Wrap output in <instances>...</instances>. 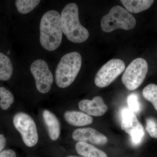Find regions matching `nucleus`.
I'll use <instances>...</instances> for the list:
<instances>
[{
	"mask_svg": "<svg viewBox=\"0 0 157 157\" xmlns=\"http://www.w3.org/2000/svg\"><path fill=\"white\" fill-rule=\"evenodd\" d=\"M13 72V65L11 60L6 55L0 52V80H9L11 78Z\"/></svg>",
	"mask_w": 157,
	"mask_h": 157,
	"instance_id": "obj_16",
	"label": "nucleus"
},
{
	"mask_svg": "<svg viewBox=\"0 0 157 157\" xmlns=\"http://www.w3.org/2000/svg\"><path fill=\"white\" fill-rule=\"evenodd\" d=\"M127 103L129 109L135 113H138L140 111V106L138 101L137 96L136 94H132L128 96Z\"/></svg>",
	"mask_w": 157,
	"mask_h": 157,
	"instance_id": "obj_20",
	"label": "nucleus"
},
{
	"mask_svg": "<svg viewBox=\"0 0 157 157\" xmlns=\"http://www.w3.org/2000/svg\"><path fill=\"white\" fill-rule=\"evenodd\" d=\"M13 122L27 146L32 147L37 144L39 136L36 125L33 118L25 113L18 112L14 115Z\"/></svg>",
	"mask_w": 157,
	"mask_h": 157,
	"instance_id": "obj_6",
	"label": "nucleus"
},
{
	"mask_svg": "<svg viewBox=\"0 0 157 157\" xmlns=\"http://www.w3.org/2000/svg\"><path fill=\"white\" fill-rule=\"evenodd\" d=\"M14 102V96L12 93L4 87H0V107L6 110L10 108Z\"/></svg>",
	"mask_w": 157,
	"mask_h": 157,
	"instance_id": "obj_19",
	"label": "nucleus"
},
{
	"mask_svg": "<svg viewBox=\"0 0 157 157\" xmlns=\"http://www.w3.org/2000/svg\"><path fill=\"white\" fill-rule=\"evenodd\" d=\"M42 115L50 139L52 140H57L60 134V124L58 119L47 109L43 111Z\"/></svg>",
	"mask_w": 157,
	"mask_h": 157,
	"instance_id": "obj_12",
	"label": "nucleus"
},
{
	"mask_svg": "<svg viewBox=\"0 0 157 157\" xmlns=\"http://www.w3.org/2000/svg\"><path fill=\"white\" fill-rule=\"evenodd\" d=\"M6 137L3 134H0V153L3 151V149L6 146Z\"/></svg>",
	"mask_w": 157,
	"mask_h": 157,
	"instance_id": "obj_23",
	"label": "nucleus"
},
{
	"mask_svg": "<svg viewBox=\"0 0 157 157\" xmlns=\"http://www.w3.org/2000/svg\"><path fill=\"white\" fill-rule=\"evenodd\" d=\"M73 140L78 142L90 143L96 145H104L108 142L107 137L96 129L92 128H82L73 132Z\"/></svg>",
	"mask_w": 157,
	"mask_h": 157,
	"instance_id": "obj_10",
	"label": "nucleus"
},
{
	"mask_svg": "<svg viewBox=\"0 0 157 157\" xmlns=\"http://www.w3.org/2000/svg\"><path fill=\"white\" fill-rule=\"evenodd\" d=\"M40 42L42 47L49 51L58 48L61 43L63 31L61 15L57 11L50 10L41 18Z\"/></svg>",
	"mask_w": 157,
	"mask_h": 157,
	"instance_id": "obj_1",
	"label": "nucleus"
},
{
	"mask_svg": "<svg viewBox=\"0 0 157 157\" xmlns=\"http://www.w3.org/2000/svg\"><path fill=\"white\" fill-rule=\"evenodd\" d=\"M61 22L63 33L71 42L82 43L88 39L89 33L80 24L78 6L75 3H70L63 9Z\"/></svg>",
	"mask_w": 157,
	"mask_h": 157,
	"instance_id": "obj_2",
	"label": "nucleus"
},
{
	"mask_svg": "<svg viewBox=\"0 0 157 157\" xmlns=\"http://www.w3.org/2000/svg\"><path fill=\"white\" fill-rule=\"evenodd\" d=\"M65 120L72 126H84L92 123L93 118L84 112L76 111H67L64 114Z\"/></svg>",
	"mask_w": 157,
	"mask_h": 157,
	"instance_id": "obj_13",
	"label": "nucleus"
},
{
	"mask_svg": "<svg viewBox=\"0 0 157 157\" xmlns=\"http://www.w3.org/2000/svg\"><path fill=\"white\" fill-rule=\"evenodd\" d=\"M30 70L35 78L37 90L42 94L48 92L53 77L46 62L41 59L36 60L31 64Z\"/></svg>",
	"mask_w": 157,
	"mask_h": 157,
	"instance_id": "obj_9",
	"label": "nucleus"
},
{
	"mask_svg": "<svg viewBox=\"0 0 157 157\" xmlns=\"http://www.w3.org/2000/svg\"><path fill=\"white\" fill-rule=\"evenodd\" d=\"M121 116V129L131 136L134 144H139L145 135V131L137 116L135 113L126 108L122 110Z\"/></svg>",
	"mask_w": 157,
	"mask_h": 157,
	"instance_id": "obj_8",
	"label": "nucleus"
},
{
	"mask_svg": "<svg viewBox=\"0 0 157 157\" xmlns=\"http://www.w3.org/2000/svg\"><path fill=\"white\" fill-rule=\"evenodd\" d=\"M67 157H79L78 156H69Z\"/></svg>",
	"mask_w": 157,
	"mask_h": 157,
	"instance_id": "obj_24",
	"label": "nucleus"
},
{
	"mask_svg": "<svg viewBox=\"0 0 157 157\" xmlns=\"http://www.w3.org/2000/svg\"><path fill=\"white\" fill-rule=\"evenodd\" d=\"M136 20L129 11L119 6L110 9L101 21V28L105 33H110L117 29L130 30L135 27Z\"/></svg>",
	"mask_w": 157,
	"mask_h": 157,
	"instance_id": "obj_4",
	"label": "nucleus"
},
{
	"mask_svg": "<svg viewBox=\"0 0 157 157\" xmlns=\"http://www.w3.org/2000/svg\"><path fill=\"white\" fill-rule=\"evenodd\" d=\"M125 65L123 61L118 59L110 60L103 65L97 72L94 82L98 87L108 86L123 72Z\"/></svg>",
	"mask_w": 157,
	"mask_h": 157,
	"instance_id": "obj_7",
	"label": "nucleus"
},
{
	"mask_svg": "<svg viewBox=\"0 0 157 157\" xmlns=\"http://www.w3.org/2000/svg\"><path fill=\"white\" fill-rule=\"evenodd\" d=\"M127 11L132 13H138L147 10L153 4V0H121Z\"/></svg>",
	"mask_w": 157,
	"mask_h": 157,
	"instance_id": "obj_15",
	"label": "nucleus"
},
{
	"mask_svg": "<svg viewBox=\"0 0 157 157\" xmlns=\"http://www.w3.org/2000/svg\"><path fill=\"white\" fill-rule=\"evenodd\" d=\"M76 149L78 154L84 157H107L106 153L86 142H77Z\"/></svg>",
	"mask_w": 157,
	"mask_h": 157,
	"instance_id": "obj_14",
	"label": "nucleus"
},
{
	"mask_svg": "<svg viewBox=\"0 0 157 157\" xmlns=\"http://www.w3.org/2000/svg\"><path fill=\"white\" fill-rule=\"evenodd\" d=\"M7 53H8V54H10V51H9L8 52H7Z\"/></svg>",
	"mask_w": 157,
	"mask_h": 157,
	"instance_id": "obj_25",
	"label": "nucleus"
},
{
	"mask_svg": "<svg viewBox=\"0 0 157 157\" xmlns=\"http://www.w3.org/2000/svg\"><path fill=\"white\" fill-rule=\"evenodd\" d=\"M82 62L81 55L76 52L63 56L55 71L56 82L58 87L65 88L73 83L80 71Z\"/></svg>",
	"mask_w": 157,
	"mask_h": 157,
	"instance_id": "obj_3",
	"label": "nucleus"
},
{
	"mask_svg": "<svg viewBox=\"0 0 157 157\" xmlns=\"http://www.w3.org/2000/svg\"><path fill=\"white\" fill-rule=\"evenodd\" d=\"M146 130L151 137L157 139V121L153 118H148L146 121Z\"/></svg>",
	"mask_w": 157,
	"mask_h": 157,
	"instance_id": "obj_21",
	"label": "nucleus"
},
{
	"mask_svg": "<svg viewBox=\"0 0 157 157\" xmlns=\"http://www.w3.org/2000/svg\"><path fill=\"white\" fill-rule=\"evenodd\" d=\"M79 109L90 116L101 117L108 110V107L100 96H96L92 100H82L78 103Z\"/></svg>",
	"mask_w": 157,
	"mask_h": 157,
	"instance_id": "obj_11",
	"label": "nucleus"
},
{
	"mask_svg": "<svg viewBox=\"0 0 157 157\" xmlns=\"http://www.w3.org/2000/svg\"><path fill=\"white\" fill-rule=\"evenodd\" d=\"M148 69V64L144 59L138 58L133 60L123 74V84L129 90L137 89L144 81Z\"/></svg>",
	"mask_w": 157,
	"mask_h": 157,
	"instance_id": "obj_5",
	"label": "nucleus"
},
{
	"mask_svg": "<svg viewBox=\"0 0 157 157\" xmlns=\"http://www.w3.org/2000/svg\"><path fill=\"white\" fill-rule=\"evenodd\" d=\"M40 2L38 0H17L15 5L20 13L26 14L33 11Z\"/></svg>",
	"mask_w": 157,
	"mask_h": 157,
	"instance_id": "obj_17",
	"label": "nucleus"
},
{
	"mask_svg": "<svg viewBox=\"0 0 157 157\" xmlns=\"http://www.w3.org/2000/svg\"><path fill=\"white\" fill-rule=\"evenodd\" d=\"M144 98L152 104L157 111V85L151 83L147 85L142 91Z\"/></svg>",
	"mask_w": 157,
	"mask_h": 157,
	"instance_id": "obj_18",
	"label": "nucleus"
},
{
	"mask_svg": "<svg viewBox=\"0 0 157 157\" xmlns=\"http://www.w3.org/2000/svg\"><path fill=\"white\" fill-rule=\"evenodd\" d=\"M0 157H16V153L12 150H4L0 153Z\"/></svg>",
	"mask_w": 157,
	"mask_h": 157,
	"instance_id": "obj_22",
	"label": "nucleus"
}]
</instances>
